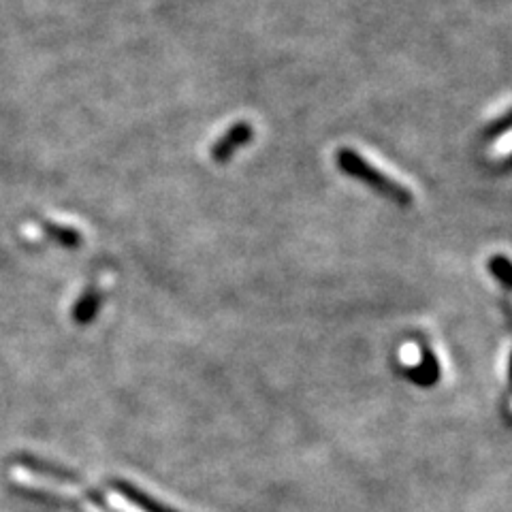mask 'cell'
<instances>
[{"label":"cell","mask_w":512,"mask_h":512,"mask_svg":"<svg viewBox=\"0 0 512 512\" xmlns=\"http://www.w3.org/2000/svg\"><path fill=\"white\" fill-rule=\"evenodd\" d=\"M111 487H114L124 500H128L131 504H135L137 508H141L143 512H178L173 508H167L165 504H160L156 500H152L148 493H143L141 489L133 487L131 483H126V480H111L109 483Z\"/></svg>","instance_id":"3957f363"},{"label":"cell","mask_w":512,"mask_h":512,"mask_svg":"<svg viewBox=\"0 0 512 512\" xmlns=\"http://www.w3.org/2000/svg\"><path fill=\"white\" fill-rule=\"evenodd\" d=\"M254 137V128L248 122L233 124L212 146V160L218 165H227L237 150L246 148Z\"/></svg>","instance_id":"7a4b0ae2"},{"label":"cell","mask_w":512,"mask_h":512,"mask_svg":"<svg viewBox=\"0 0 512 512\" xmlns=\"http://www.w3.org/2000/svg\"><path fill=\"white\" fill-rule=\"evenodd\" d=\"M508 128H510V118H508V114H506V116H502L500 120H495V122L487 128V131H485V139H487V141L498 139L500 135L508 133Z\"/></svg>","instance_id":"52a82bcc"},{"label":"cell","mask_w":512,"mask_h":512,"mask_svg":"<svg viewBox=\"0 0 512 512\" xmlns=\"http://www.w3.org/2000/svg\"><path fill=\"white\" fill-rule=\"evenodd\" d=\"M45 233L50 235L52 239H56L58 244L69 246V248H75V246H79V242H82V237H79V233L75 229H69V227H56V224H45Z\"/></svg>","instance_id":"5b68a950"},{"label":"cell","mask_w":512,"mask_h":512,"mask_svg":"<svg viewBox=\"0 0 512 512\" xmlns=\"http://www.w3.org/2000/svg\"><path fill=\"white\" fill-rule=\"evenodd\" d=\"M335 165H338V169L344 175H348V178L370 186L380 197L393 201L399 207H410L414 203L412 192L404 184H399L397 180L389 178V175H384L380 169L367 163V160L355 150L340 148L335 152Z\"/></svg>","instance_id":"6da1fadb"},{"label":"cell","mask_w":512,"mask_h":512,"mask_svg":"<svg viewBox=\"0 0 512 512\" xmlns=\"http://www.w3.org/2000/svg\"><path fill=\"white\" fill-rule=\"evenodd\" d=\"M489 271L493 274V278L500 280L506 288L510 286V261L504 254L493 256V259L489 261Z\"/></svg>","instance_id":"8992f818"},{"label":"cell","mask_w":512,"mask_h":512,"mask_svg":"<svg viewBox=\"0 0 512 512\" xmlns=\"http://www.w3.org/2000/svg\"><path fill=\"white\" fill-rule=\"evenodd\" d=\"M99 308H101V291H99V288L90 286L88 291L82 295V299L77 301L75 320H77V323H90L94 314L99 312Z\"/></svg>","instance_id":"277c9868"}]
</instances>
